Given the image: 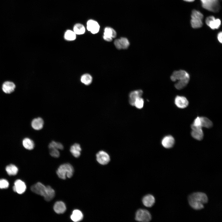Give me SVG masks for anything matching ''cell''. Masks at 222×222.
<instances>
[{
    "label": "cell",
    "mask_w": 222,
    "mask_h": 222,
    "mask_svg": "<svg viewBox=\"0 0 222 222\" xmlns=\"http://www.w3.org/2000/svg\"><path fill=\"white\" fill-rule=\"evenodd\" d=\"M202 6L209 11L216 12L220 10V6L218 0H200Z\"/></svg>",
    "instance_id": "4"
},
{
    "label": "cell",
    "mask_w": 222,
    "mask_h": 222,
    "mask_svg": "<svg viewBox=\"0 0 222 222\" xmlns=\"http://www.w3.org/2000/svg\"><path fill=\"white\" fill-rule=\"evenodd\" d=\"M142 202L144 206L147 207H151L154 204L155 199L152 195L148 194L145 196L142 199Z\"/></svg>",
    "instance_id": "18"
},
{
    "label": "cell",
    "mask_w": 222,
    "mask_h": 222,
    "mask_svg": "<svg viewBox=\"0 0 222 222\" xmlns=\"http://www.w3.org/2000/svg\"><path fill=\"white\" fill-rule=\"evenodd\" d=\"M188 201H193L200 203L203 204L206 203L208 201L207 195L204 193L197 192L193 193L188 197Z\"/></svg>",
    "instance_id": "6"
},
{
    "label": "cell",
    "mask_w": 222,
    "mask_h": 222,
    "mask_svg": "<svg viewBox=\"0 0 222 222\" xmlns=\"http://www.w3.org/2000/svg\"><path fill=\"white\" fill-rule=\"evenodd\" d=\"M74 169L72 166L69 163H66L60 165L56 171L58 177L65 179L66 177L71 178L73 175Z\"/></svg>",
    "instance_id": "2"
},
{
    "label": "cell",
    "mask_w": 222,
    "mask_h": 222,
    "mask_svg": "<svg viewBox=\"0 0 222 222\" xmlns=\"http://www.w3.org/2000/svg\"><path fill=\"white\" fill-rule=\"evenodd\" d=\"M189 82L188 81H178L175 84V87L177 89L180 90L186 86Z\"/></svg>",
    "instance_id": "32"
},
{
    "label": "cell",
    "mask_w": 222,
    "mask_h": 222,
    "mask_svg": "<svg viewBox=\"0 0 222 222\" xmlns=\"http://www.w3.org/2000/svg\"><path fill=\"white\" fill-rule=\"evenodd\" d=\"M13 189L14 192L19 194H22L25 191L26 186L23 181L20 179H17L14 183Z\"/></svg>",
    "instance_id": "10"
},
{
    "label": "cell",
    "mask_w": 222,
    "mask_h": 222,
    "mask_svg": "<svg viewBox=\"0 0 222 222\" xmlns=\"http://www.w3.org/2000/svg\"><path fill=\"white\" fill-rule=\"evenodd\" d=\"M64 38L67 40L73 41L76 39V34L73 31L67 30L64 33Z\"/></svg>",
    "instance_id": "28"
},
{
    "label": "cell",
    "mask_w": 222,
    "mask_h": 222,
    "mask_svg": "<svg viewBox=\"0 0 222 222\" xmlns=\"http://www.w3.org/2000/svg\"><path fill=\"white\" fill-rule=\"evenodd\" d=\"M96 156L97 162L102 165L107 164L110 160V158L108 154L104 151L98 152Z\"/></svg>",
    "instance_id": "8"
},
{
    "label": "cell",
    "mask_w": 222,
    "mask_h": 222,
    "mask_svg": "<svg viewBox=\"0 0 222 222\" xmlns=\"http://www.w3.org/2000/svg\"><path fill=\"white\" fill-rule=\"evenodd\" d=\"M189 204L191 207L195 210H199L204 208V204L193 201H188Z\"/></svg>",
    "instance_id": "30"
},
{
    "label": "cell",
    "mask_w": 222,
    "mask_h": 222,
    "mask_svg": "<svg viewBox=\"0 0 222 222\" xmlns=\"http://www.w3.org/2000/svg\"><path fill=\"white\" fill-rule=\"evenodd\" d=\"M43 121L40 117L34 119L31 123L32 127L36 130H39L41 129L43 127Z\"/></svg>",
    "instance_id": "20"
},
{
    "label": "cell",
    "mask_w": 222,
    "mask_h": 222,
    "mask_svg": "<svg viewBox=\"0 0 222 222\" xmlns=\"http://www.w3.org/2000/svg\"><path fill=\"white\" fill-rule=\"evenodd\" d=\"M100 27L98 23L96 21L90 19L87 23V29L92 34L97 33L100 29Z\"/></svg>",
    "instance_id": "11"
},
{
    "label": "cell",
    "mask_w": 222,
    "mask_h": 222,
    "mask_svg": "<svg viewBox=\"0 0 222 222\" xmlns=\"http://www.w3.org/2000/svg\"><path fill=\"white\" fill-rule=\"evenodd\" d=\"M114 44L116 47L118 49H122L119 39H116L114 41Z\"/></svg>",
    "instance_id": "36"
},
{
    "label": "cell",
    "mask_w": 222,
    "mask_h": 222,
    "mask_svg": "<svg viewBox=\"0 0 222 222\" xmlns=\"http://www.w3.org/2000/svg\"><path fill=\"white\" fill-rule=\"evenodd\" d=\"M151 219V215L146 210L140 209L136 212L135 220L138 221L147 222L150 221Z\"/></svg>",
    "instance_id": "7"
},
{
    "label": "cell",
    "mask_w": 222,
    "mask_h": 222,
    "mask_svg": "<svg viewBox=\"0 0 222 222\" xmlns=\"http://www.w3.org/2000/svg\"><path fill=\"white\" fill-rule=\"evenodd\" d=\"M103 38L107 42H111L113 39V38H112L104 36H103Z\"/></svg>",
    "instance_id": "38"
},
{
    "label": "cell",
    "mask_w": 222,
    "mask_h": 222,
    "mask_svg": "<svg viewBox=\"0 0 222 222\" xmlns=\"http://www.w3.org/2000/svg\"><path fill=\"white\" fill-rule=\"evenodd\" d=\"M92 78L89 74H84L81 77L80 81L81 83L86 85H89L92 82Z\"/></svg>",
    "instance_id": "26"
},
{
    "label": "cell",
    "mask_w": 222,
    "mask_h": 222,
    "mask_svg": "<svg viewBox=\"0 0 222 222\" xmlns=\"http://www.w3.org/2000/svg\"><path fill=\"white\" fill-rule=\"evenodd\" d=\"M143 93L141 90H135L131 92L129 94V102L130 105L134 106V102L137 98L141 97Z\"/></svg>",
    "instance_id": "15"
},
{
    "label": "cell",
    "mask_w": 222,
    "mask_h": 222,
    "mask_svg": "<svg viewBox=\"0 0 222 222\" xmlns=\"http://www.w3.org/2000/svg\"><path fill=\"white\" fill-rule=\"evenodd\" d=\"M70 150L72 154L75 158H78L80 155L81 149L78 143H76L72 145Z\"/></svg>",
    "instance_id": "21"
},
{
    "label": "cell",
    "mask_w": 222,
    "mask_h": 222,
    "mask_svg": "<svg viewBox=\"0 0 222 222\" xmlns=\"http://www.w3.org/2000/svg\"><path fill=\"white\" fill-rule=\"evenodd\" d=\"M23 145L25 149L28 150L33 149L35 146V144L33 141L28 138H26L23 140Z\"/></svg>",
    "instance_id": "24"
},
{
    "label": "cell",
    "mask_w": 222,
    "mask_h": 222,
    "mask_svg": "<svg viewBox=\"0 0 222 222\" xmlns=\"http://www.w3.org/2000/svg\"><path fill=\"white\" fill-rule=\"evenodd\" d=\"M206 24L211 29L214 30L219 28L221 21L219 19H216L215 17L211 16L207 17L205 20Z\"/></svg>",
    "instance_id": "9"
},
{
    "label": "cell",
    "mask_w": 222,
    "mask_h": 222,
    "mask_svg": "<svg viewBox=\"0 0 222 222\" xmlns=\"http://www.w3.org/2000/svg\"><path fill=\"white\" fill-rule=\"evenodd\" d=\"M201 125L202 127L207 128H211L213 126L212 121L208 118L204 117H200Z\"/></svg>",
    "instance_id": "27"
},
{
    "label": "cell",
    "mask_w": 222,
    "mask_h": 222,
    "mask_svg": "<svg viewBox=\"0 0 222 222\" xmlns=\"http://www.w3.org/2000/svg\"><path fill=\"white\" fill-rule=\"evenodd\" d=\"M162 146L165 148L169 149L173 147L175 143V140L171 135H167L164 137L162 141Z\"/></svg>",
    "instance_id": "14"
},
{
    "label": "cell",
    "mask_w": 222,
    "mask_h": 222,
    "mask_svg": "<svg viewBox=\"0 0 222 222\" xmlns=\"http://www.w3.org/2000/svg\"><path fill=\"white\" fill-rule=\"evenodd\" d=\"M122 49H127L130 45L128 40L125 37H121L119 39Z\"/></svg>",
    "instance_id": "31"
},
{
    "label": "cell",
    "mask_w": 222,
    "mask_h": 222,
    "mask_svg": "<svg viewBox=\"0 0 222 222\" xmlns=\"http://www.w3.org/2000/svg\"><path fill=\"white\" fill-rule=\"evenodd\" d=\"M9 186L8 181L4 179H0V189H3L7 188Z\"/></svg>",
    "instance_id": "34"
},
{
    "label": "cell",
    "mask_w": 222,
    "mask_h": 222,
    "mask_svg": "<svg viewBox=\"0 0 222 222\" xmlns=\"http://www.w3.org/2000/svg\"><path fill=\"white\" fill-rule=\"evenodd\" d=\"M50 154L51 156L56 158L59 157L60 154L58 150L55 149H50Z\"/></svg>",
    "instance_id": "35"
},
{
    "label": "cell",
    "mask_w": 222,
    "mask_h": 222,
    "mask_svg": "<svg viewBox=\"0 0 222 222\" xmlns=\"http://www.w3.org/2000/svg\"><path fill=\"white\" fill-rule=\"evenodd\" d=\"M222 32H220L217 35V39L220 43H222Z\"/></svg>",
    "instance_id": "37"
},
{
    "label": "cell",
    "mask_w": 222,
    "mask_h": 222,
    "mask_svg": "<svg viewBox=\"0 0 222 222\" xmlns=\"http://www.w3.org/2000/svg\"><path fill=\"white\" fill-rule=\"evenodd\" d=\"M192 130L191 134L194 139L199 140H201L204 137V133L202 128L195 127L191 126Z\"/></svg>",
    "instance_id": "13"
},
{
    "label": "cell",
    "mask_w": 222,
    "mask_h": 222,
    "mask_svg": "<svg viewBox=\"0 0 222 222\" xmlns=\"http://www.w3.org/2000/svg\"><path fill=\"white\" fill-rule=\"evenodd\" d=\"M53 209L56 213L60 214L65 212L66 210V207L64 202L62 201H58L54 204Z\"/></svg>",
    "instance_id": "16"
},
{
    "label": "cell",
    "mask_w": 222,
    "mask_h": 222,
    "mask_svg": "<svg viewBox=\"0 0 222 222\" xmlns=\"http://www.w3.org/2000/svg\"><path fill=\"white\" fill-rule=\"evenodd\" d=\"M144 102V100L141 97H138L135 100L134 106L138 109H142L143 107Z\"/></svg>",
    "instance_id": "33"
},
{
    "label": "cell",
    "mask_w": 222,
    "mask_h": 222,
    "mask_svg": "<svg viewBox=\"0 0 222 222\" xmlns=\"http://www.w3.org/2000/svg\"><path fill=\"white\" fill-rule=\"evenodd\" d=\"M171 80L175 82L189 81L190 76L189 73L184 70H180L173 72L170 77Z\"/></svg>",
    "instance_id": "5"
},
{
    "label": "cell",
    "mask_w": 222,
    "mask_h": 222,
    "mask_svg": "<svg viewBox=\"0 0 222 222\" xmlns=\"http://www.w3.org/2000/svg\"><path fill=\"white\" fill-rule=\"evenodd\" d=\"M175 103L178 108L184 109L188 106L189 102L185 97L177 96L175 99Z\"/></svg>",
    "instance_id": "12"
},
{
    "label": "cell",
    "mask_w": 222,
    "mask_h": 222,
    "mask_svg": "<svg viewBox=\"0 0 222 222\" xmlns=\"http://www.w3.org/2000/svg\"><path fill=\"white\" fill-rule=\"evenodd\" d=\"M15 85L12 82L6 81L3 83L2 85L3 91L5 93L10 94L13 92L15 88Z\"/></svg>",
    "instance_id": "17"
},
{
    "label": "cell",
    "mask_w": 222,
    "mask_h": 222,
    "mask_svg": "<svg viewBox=\"0 0 222 222\" xmlns=\"http://www.w3.org/2000/svg\"><path fill=\"white\" fill-rule=\"evenodd\" d=\"M6 170L9 175H14L18 173V169L16 166L11 164L6 166Z\"/></svg>",
    "instance_id": "23"
},
{
    "label": "cell",
    "mask_w": 222,
    "mask_h": 222,
    "mask_svg": "<svg viewBox=\"0 0 222 222\" xmlns=\"http://www.w3.org/2000/svg\"><path fill=\"white\" fill-rule=\"evenodd\" d=\"M203 15L200 11L194 10H192L191 14V24L194 28L201 27L203 25L202 20Z\"/></svg>",
    "instance_id": "3"
},
{
    "label": "cell",
    "mask_w": 222,
    "mask_h": 222,
    "mask_svg": "<svg viewBox=\"0 0 222 222\" xmlns=\"http://www.w3.org/2000/svg\"><path fill=\"white\" fill-rule=\"evenodd\" d=\"M31 191L33 192L43 196L45 200L49 201L54 197V190L50 186H45L40 182H38L32 186Z\"/></svg>",
    "instance_id": "1"
},
{
    "label": "cell",
    "mask_w": 222,
    "mask_h": 222,
    "mask_svg": "<svg viewBox=\"0 0 222 222\" xmlns=\"http://www.w3.org/2000/svg\"><path fill=\"white\" fill-rule=\"evenodd\" d=\"M73 31L76 35H81L85 33V29L83 24L80 23H77L74 25Z\"/></svg>",
    "instance_id": "22"
},
{
    "label": "cell",
    "mask_w": 222,
    "mask_h": 222,
    "mask_svg": "<svg viewBox=\"0 0 222 222\" xmlns=\"http://www.w3.org/2000/svg\"><path fill=\"white\" fill-rule=\"evenodd\" d=\"M48 147L49 149H55L58 150H62L64 149V146L61 143L54 141L49 143Z\"/></svg>",
    "instance_id": "29"
},
{
    "label": "cell",
    "mask_w": 222,
    "mask_h": 222,
    "mask_svg": "<svg viewBox=\"0 0 222 222\" xmlns=\"http://www.w3.org/2000/svg\"><path fill=\"white\" fill-rule=\"evenodd\" d=\"M184 1L188 2H192L194 1L195 0H183Z\"/></svg>",
    "instance_id": "39"
},
{
    "label": "cell",
    "mask_w": 222,
    "mask_h": 222,
    "mask_svg": "<svg viewBox=\"0 0 222 222\" xmlns=\"http://www.w3.org/2000/svg\"><path fill=\"white\" fill-rule=\"evenodd\" d=\"M116 35V32L113 28L109 27L105 28L103 36L113 38H115Z\"/></svg>",
    "instance_id": "25"
},
{
    "label": "cell",
    "mask_w": 222,
    "mask_h": 222,
    "mask_svg": "<svg viewBox=\"0 0 222 222\" xmlns=\"http://www.w3.org/2000/svg\"><path fill=\"white\" fill-rule=\"evenodd\" d=\"M83 214L80 211L75 209L72 212L70 218L72 221L77 222L81 221L83 219Z\"/></svg>",
    "instance_id": "19"
}]
</instances>
